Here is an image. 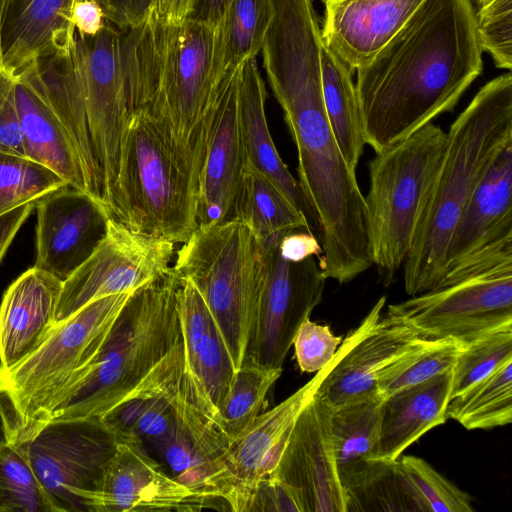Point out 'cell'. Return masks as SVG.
<instances>
[{"mask_svg":"<svg viewBox=\"0 0 512 512\" xmlns=\"http://www.w3.org/2000/svg\"><path fill=\"white\" fill-rule=\"evenodd\" d=\"M180 280L178 308L184 347L182 389L216 425L218 407L229 390L236 367L198 289L190 280Z\"/></svg>","mask_w":512,"mask_h":512,"instance_id":"44dd1931","label":"cell"},{"mask_svg":"<svg viewBox=\"0 0 512 512\" xmlns=\"http://www.w3.org/2000/svg\"><path fill=\"white\" fill-rule=\"evenodd\" d=\"M386 297H380L360 323V334L352 347L324 378L315 396L333 410L347 404L381 396L378 381L393 363L429 340L409 326L382 317Z\"/></svg>","mask_w":512,"mask_h":512,"instance_id":"ac0fdd59","label":"cell"},{"mask_svg":"<svg viewBox=\"0 0 512 512\" xmlns=\"http://www.w3.org/2000/svg\"><path fill=\"white\" fill-rule=\"evenodd\" d=\"M273 16L271 0H232L216 25L215 65L223 78L261 51Z\"/></svg>","mask_w":512,"mask_h":512,"instance_id":"4dcf8cb0","label":"cell"},{"mask_svg":"<svg viewBox=\"0 0 512 512\" xmlns=\"http://www.w3.org/2000/svg\"><path fill=\"white\" fill-rule=\"evenodd\" d=\"M177 417L173 432L156 451L169 468L170 476L195 493L205 507L202 495L204 482L212 471L214 460L219 456L178 412Z\"/></svg>","mask_w":512,"mask_h":512,"instance_id":"d590c367","label":"cell"},{"mask_svg":"<svg viewBox=\"0 0 512 512\" xmlns=\"http://www.w3.org/2000/svg\"><path fill=\"white\" fill-rule=\"evenodd\" d=\"M382 401V396H375L333 410L331 428L338 468L374 458Z\"/></svg>","mask_w":512,"mask_h":512,"instance_id":"e575fe53","label":"cell"},{"mask_svg":"<svg viewBox=\"0 0 512 512\" xmlns=\"http://www.w3.org/2000/svg\"><path fill=\"white\" fill-rule=\"evenodd\" d=\"M107 19L97 0H75L72 22L75 31L83 36H95L104 27Z\"/></svg>","mask_w":512,"mask_h":512,"instance_id":"c3c4849f","label":"cell"},{"mask_svg":"<svg viewBox=\"0 0 512 512\" xmlns=\"http://www.w3.org/2000/svg\"><path fill=\"white\" fill-rule=\"evenodd\" d=\"M118 442L99 418L53 420L20 444L56 512L85 511Z\"/></svg>","mask_w":512,"mask_h":512,"instance_id":"5bb4252c","label":"cell"},{"mask_svg":"<svg viewBox=\"0 0 512 512\" xmlns=\"http://www.w3.org/2000/svg\"><path fill=\"white\" fill-rule=\"evenodd\" d=\"M86 512L196 511L195 493L164 472L134 438L118 439L94 491L82 497Z\"/></svg>","mask_w":512,"mask_h":512,"instance_id":"e0dca14e","label":"cell"},{"mask_svg":"<svg viewBox=\"0 0 512 512\" xmlns=\"http://www.w3.org/2000/svg\"><path fill=\"white\" fill-rule=\"evenodd\" d=\"M360 330L359 325L350 331L328 365L280 404L258 415L248 430L214 460L202 492L206 504L220 499L232 511H249L258 484L276 469L298 415L352 347Z\"/></svg>","mask_w":512,"mask_h":512,"instance_id":"8fae6325","label":"cell"},{"mask_svg":"<svg viewBox=\"0 0 512 512\" xmlns=\"http://www.w3.org/2000/svg\"><path fill=\"white\" fill-rule=\"evenodd\" d=\"M386 316L427 340L471 342L512 324V265L410 296L389 305Z\"/></svg>","mask_w":512,"mask_h":512,"instance_id":"7c38bea8","label":"cell"},{"mask_svg":"<svg viewBox=\"0 0 512 512\" xmlns=\"http://www.w3.org/2000/svg\"><path fill=\"white\" fill-rule=\"evenodd\" d=\"M333 409L315 395L298 415L274 472L300 512H346L331 428Z\"/></svg>","mask_w":512,"mask_h":512,"instance_id":"2e32d148","label":"cell"},{"mask_svg":"<svg viewBox=\"0 0 512 512\" xmlns=\"http://www.w3.org/2000/svg\"><path fill=\"white\" fill-rule=\"evenodd\" d=\"M282 236L258 245L257 293L242 364L282 368L300 325L322 300L326 278L314 257L283 259Z\"/></svg>","mask_w":512,"mask_h":512,"instance_id":"30bf717a","label":"cell"},{"mask_svg":"<svg viewBox=\"0 0 512 512\" xmlns=\"http://www.w3.org/2000/svg\"><path fill=\"white\" fill-rule=\"evenodd\" d=\"M300 512L289 489L272 476L257 486L248 512Z\"/></svg>","mask_w":512,"mask_h":512,"instance_id":"f6af8a7d","label":"cell"},{"mask_svg":"<svg viewBox=\"0 0 512 512\" xmlns=\"http://www.w3.org/2000/svg\"><path fill=\"white\" fill-rule=\"evenodd\" d=\"M322 1V42L353 71L367 64L424 0Z\"/></svg>","mask_w":512,"mask_h":512,"instance_id":"7402d4cb","label":"cell"},{"mask_svg":"<svg viewBox=\"0 0 512 512\" xmlns=\"http://www.w3.org/2000/svg\"><path fill=\"white\" fill-rule=\"evenodd\" d=\"M5 440V436H4V431H3V426H2V421H1V417H0V443L2 441Z\"/></svg>","mask_w":512,"mask_h":512,"instance_id":"db71d44e","label":"cell"},{"mask_svg":"<svg viewBox=\"0 0 512 512\" xmlns=\"http://www.w3.org/2000/svg\"><path fill=\"white\" fill-rule=\"evenodd\" d=\"M132 293L90 302L56 323L19 363L0 368V417L7 442L30 441L72 395Z\"/></svg>","mask_w":512,"mask_h":512,"instance_id":"8992f818","label":"cell"},{"mask_svg":"<svg viewBox=\"0 0 512 512\" xmlns=\"http://www.w3.org/2000/svg\"><path fill=\"white\" fill-rule=\"evenodd\" d=\"M180 285L171 268L130 295L89 373L50 421L102 419L138 396L182 388Z\"/></svg>","mask_w":512,"mask_h":512,"instance_id":"3957f363","label":"cell"},{"mask_svg":"<svg viewBox=\"0 0 512 512\" xmlns=\"http://www.w3.org/2000/svg\"><path fill=\"white\" fill-rule=\"evenodd\" d=\"M0 512H56L21 445L0 443Z\"/></svg>","mask_w":512,"mask_h":512,"instance_id":"8d00e7d4","label":"cell"},{"mask_svg":"<svg viewBox=\"0 0 512 512\" xmlns=\"http://www.w3.org/2000/svg\"><path fill=\"white\" fill-rule=\"evenodd\" d=\"M36 203L37 201L24 203L0 215V262L20 227L32 213Z\"/></svg>","mask_w":512,"mask_h":512,"instance_id":"681fc988","label":"cell"},{"mask_svg":"<svg viewBox=\"0 0 512 512\" xmlns=\"http://www.w3.org/2000/svg\"><path fill=\"white\" fill-rule=\"evenodd\" d=\"M447 419L468 430H488L512 421V358L463 393L451 398Z\"/></svg>","mask_w":512,"mask_h":512,"instance_id":"1f68e13d","label":"cell"},{"mask_svg":"<svg viewBox=\"0 0 512 512\" xmlns=\"http://www.w3.org/2000/svg\"><path fill=\"white\" fill-rule=\"evenodd\" d=\"M36 267L64 282L96 249L109 216L87 193L67 184L39 199Z\"/></svg>","mask_w":512,"mask_h":512,"instance_id":"d6986e66","label":"cell"},{"mask_svg":"<svg viewBox=\"0 0 512 512\" xmlns=\"http://www.w3.org/2000/svg\"><path fill=\"white\" fill-rule=\"evenodd\" d=\"M482 52L471 0H424L356 69L365 144L379 153L452 111L481 74Z\"/></svg>","mask_w":512,"mask_h":512,"instance_id":"6da1fadb","label":"cell"},{"mask_svg":"<svg viewBox=\"0 0 512 512\" xmlns=\"http://www.w3.org/2000/svg\"><path fill=\"white\" fill-rule=\"evenodd\" d=\"M281 374L282 368L247 364L236 369L216 415V426L229 444L241 437L257 418L266 395Z\"/></svg>","mask_w":512,"mask_h":512,"instance_id":"d6a6232c","label":"cell"},{"mask_svg":"<svg viewBox=\"0 0 512 512\" xmlns=\"http://www.w3.org/2000/svg\"><path fill=\"white\" fill-rule=\"evenodd\" d=\"M321 66L326 115L346 164L355 171L366 144L352 70L323 42Z\"/></svg>","mask_w":512,"mask_h":512,"instance_id":"f546056e","label":"cell"},{"mask_svg":"<svg viewBox=\"0 0 512 512\" xmlns=\"http://www.w3.org/2000/svg\"><path fill=\"white\" fill-rule=\"evenodd\" d=\"M238 218L257 241L295 230L313 232L305 215L265 176L245 165L235 205Z\"/></svg>","mask_w":512,"mask_h":512,"instance_id":"f1b7e54d","label":"cell"},{"mask_svg":"<svg viewBox=\"0 0 512 512\" xmlns=\"http://www.w3.org/2000/svg\"><path fill=\"white\" fill-rule=\"evenodd\" d=\"M180 389L138 396L121 404L101 420L118 439L134 438L143 446L149 442L157 449L176 427L178 417L174 397Z\"/></svg>","mask_w":512,"mask_h":512,"instance_id":"836d02e7","label":"cell"},{"mask_svg":"<svg viewBox=\"0 0 512 512\" xmlns=\"http://www.w3.org/2000/svg\"><path fill=\"white\" fill-rule=\"evenodd\" d=\"M197 188L144 112L129 122L112 219L132 231L186 242L198 228Z\"/></svg>","mask_w":512,"mask_h":512,"instance_id":"52a82bcc","label":"cell"},{"mask_svg":"<svg viewBox=\"0 0 512 512\" xmlns=\"http://www.w3.org/2000/svg\"><path fill=\"white\" fill-rule=\"evenodd\" d=\"M455 338L429 340L393 363L378 381V392L386 396L452 370L465 347Z\"/></svg>","mask_w":512,"mask_h":512,"instance_id":"74e56055","label":"cell"},{"mask_svg":"<svg viewBox=\"0 0 512 512\" xmlns=\"http://www.w3.org/2000/svg\"><path fill=\"white\" fill-rule=\"evenodd\" d=\"M172 268L198 289L238 369L256 301L257 240L238 218L197 228L176 252Z\"/></svg>","mask_w":512,"mask_h":512,"instance_id":"9c48e42d","label":"cell"},{"mask_svg":"<svg viewBox=\"0 0 512 512\" xmlns=\"http://www.w3.org/2000/svg\"><path fill=\"white\" fill-rule=\"evenodd\" d=\"M281 257L291 262H301L309 257L320 258L322 248L319 240L305 230H295L283 235L278 243Z\"/></svg>","mask_w":512,"mask_h":512,"instance_id":"7dc6e473","label":"cell"},{"mask_svg":"<svg viewBox=\"0 0 512 512\" xmlns=\"http://www.w3.org/2000/svg\"><path fill=\"white\" fill-rule=\"evenodd\" d=\"M75 0H4L1 67L14 75L37 57L69 51L75 42Z\"/></svg>","mask_w":512,"mask_h":512,"instance_id":"603a6c76","label":"cell"},{"mask_svg":"<svg viewBox=\"0 0 512 512\" xmlns=\"http://www.w3.org/2000/svg\"><path fill=\"white\" fill-rule=\"evenodd\" d=\"M68 183L51 169L26 157L0 153V215Z\"/></svg>","mask_w":512,"mask_h":512,"instance_id":"f35d334b","label":"cell"},{"mask_svg":"<svg viewBox=\"0 0 512 512\" xmlns=\"http://www.w3.org/2000/svg\"><path fill=\"white\" fill-rule=\"evenodd\" d=\"M453 369L383 398L374 458L398 459L432 428L447 421Z\"/></svg>","mask_w":512,"mask_h":512,"instance_id":"484cf974","label":"cell"},{"mask_svg":"<svg viewBox=\"0 0 512 512\" xmlns=\"http://www.w3.org/2000/svg\"><path fill=\"white\" fill-rule=\"evenodd\" d=\"M138 26L107 20L95 36L75 33L76 60L48 62L33 82L70 138L86 193L111 219L128 125L139 110Z\"/></svg>","mask_w":512,"mask_h":512,"instance_id":"7a4b0ae2","label":"cell"},{"mask_svg":"<svg viewBox=\"0 0 512 512\" xmlns=\"http://www.w3.org/2000/svg\"><path fill=\"white\" fill-rule=\"evenodd\" d=\"M338 472L346 512H429L399 458L362 459Z\"/></svg>","mask_w":512,"mask_h":512,"instance_id":"83f0119b","label":"cell"},{"mask_svg":"<svg viewBox=\"0 0 512 512\" xmlns=\"http://www.w3.org/2000/svg\"><path fill=\"white\" fill-rule=\"evenodd\" d=\"M476 31L482 51L498 68H512V0H493L475 12Z\"/></svg>","mask_w":512,"mask_h":512,"instance_id":"b9f144b4","label":"cell"},{"mask_svg":"<svg viewBox=\"0 0 512 512\" xmlns=\"http://www.w3.org/2000/svg\"><path fill=\"white\" fill-rule=\"evenodd\" d=\"M266 98L256 58H250L240 67L238 83L239 125L246 165L270 180L305 215L313 232H317L314 213L273 142L265 113Z\"/></svg>","mask_w":512,"mask_h":512,"instance_id":"d4e9b609","label":"cell"},{"mask_svg":"<svg viewBox=\"0 0 512 512\" xmlns=\"http://www.w3.org/2000/svg\"><path fill=\"white\" fill-rule=\"evenodd\" d=\"M13 76L25 157L86 193L82 170L64 126L24 76Z\"/></svg>","mask_w":512,"mask_h":512,"instance_id":"4316f807","label":"cell"},{"mask_svg":"<svg viewBox=\"0 0 512 512\" xmlns=\"http://www.w3.org/2000/svg\"><path fill=\"white\" fill-rule=\"evenodd\" d=\"M435 181L416 221L403 264L415 296L438 287L451 234L496 155L512 142V76L487 82L453 121Z\"/></svg>","mask_w":512,"mask_h":512,"instance_id":"277c9868","label":"cell"},{"mask_svg":"<svg viewBox=\"0 0 512 512\" xmlns=\"http://www.w3.org/2000/svg\"><path fill=\"white\" fill-rule=\"evenodd\" d=\"M232 0H193L188 19L216 26Z\"/></svg>","mask_w":512,"mask_h":512,"instance_id":"816d5d0a","label":"cell"},{"mask_svg":"<svg viewBox=\"0 0 512 512\" xmlns=\"http://www.w3.org/2000/svg\"><path fill=\"white\" fill-rule=\"evenodd\" d=\"M4 0H0V23H1V15H2V9H3ZM1 45H0V67H1Z\"/></svg>","mask_w":512,"mask_h":512,"instance_id":"11a10c76","label":"cell"},{"mask_svg":"<svg viewBox=\"0 0 512 512\" xmlns=\"http://www.w3.org/2000/svg\"><path fill=\"white\" fill-rule=\"evenodd\" d=\"M240 67L227 73L218 88L204 163L198 180V228L234 218L246 165L238 110Z\"/></svg>","mask_w":512,"mask_h":512,"instance_id":"ffe728a7","label":"cell"},{"mask_svg":"<svg viewBox=\"0 0 512 512\" xmlns=\"http://www.w3.org/2000/svg\"><path fill=\"white\" fill-rule=\"evenodd\" d=\"M175 245L108 219L106 234L89 258L63 282L55 324L102 297L134 292L172 268Z\"/></svg>","mask_w":512,"mask_h":512,"instance_id":"9a60e30c","label":"cell"},{"mask_svg":"<svg viewBox=\"0 0 512 512\" xmlns=\"http://www.w3.org/2000/svg\"><path fill=\"white\" fill-rule=\"evenodd\" d=\"M106 19L119 29L140 25L151 13L154 0H97Z\"/></svg>","mask_w":512,"mask_h":512,"instance_id":"bcb514c9","label":"cell"},{"mask_svg":"<svg viewBox=\"0 0 512 512\" xmlns=\"http://www.w3.org/2000/svg\"><path fill=\"white\" fill-rule=\"evenodd\" d=\"M216 26L165 24L150 13L138 26L144 112L198 187L219 85Z\"/></svg>","mask_w":512,"mask_h":512,"instance_id":"5b68a950","label":"cell"},{"mask_svg":"<svg viewBox=\"0 0 512 512\" xmlns=\"http://www.w3.org/2000/svg\"><path fill=\"white\" fill-rule=\"evenodd\" d=\"M0 153L25 157L15 78L0 67Z\"/></svg>","mask_w":512,"mask_h":512,"instance_id":"ee69618b","label":"cell"},{"mask_svg":"<svg viewBox=\"0 0 512 512\" xmlns=\"http://www.w3.org/2000/svg\"><path fill=\"white\" fill-rule=\"evenodd\" d=\"M342 337L335 336L330 327L306 319L298 328L293 345L302 372H317L335 357Z\"/></svg>","mask_w":512,"mask_h":512,"instance_id":"7bdbcfd3","label":"cell"},{"mask_svg":"<svg viewBox=\"0 0 512 512\" xmlns=\"http://www.w3.org/2000/svg\"><path fill=\"white\" fill-rule=\"evenodd\" d=\"M512 358V324L466 343L453 368L450 399L463 393Z\"/></svg>","mask_w":512,"mask_h":512,"instance_id":"ab89813d","label":"cell"},{"mask_svg":"<svg viewBox=\"0 0 512 512\" xmlns=\"http://www.w3.org/2000/svg\"><path fill=\"white\" fill-rule=\"evenodd\" d=\"M491 1L493 0H474V2L476 3V5L480 8V7H483L485 5H487L488 3H490Z\"/></svg>","mask_w":512,"mask_h":512,"instance_id":"f5cc1de1","label":"cell"},{"mask_svg":"<svg viewBox=\"0 0 512 512\" xmlns=\"http://www.w3.org/2000/svg\"><path fill=\"white\" fill-rule=\"evenodd\" d=\"M447 133L429 123L404 140L375 153L369 163L373 265L388 286L406 259L414 227L435 181Z\"/></svg>","mask_w":512,"mask_h":512,"instance_id":"ba28073f","label":"cell"},{"mask_svg":"<svg viewBox=\"0 0 512 512\" xmlns=\"http://www.w3.org/2000/svg\"><path fill=\"white\" fill-rule=\"evenodd\" d=\"M399 460L429 512L474 511L471 495L444 478L426 460L402 455Z\"/></svg>","mask_w":512,"mask_h":512,"instance_id":"60d3db41","label":"cell"},{"mask_svg":"<svg viewBox=\"0 0 512 512\" xmlns=\"http://www.w3.org/2000/svg\"><path fill=\"white\" fill-rule=\"evenodd\" d=\"M62 285L33 266L6 289L0 304V368L19 363L54 327Z\"/></svg>","mask_w":512,"mask_h":512,"instance_id":"cb8c5ba5","label":"cell"},{"mask_svg":"<svg viewBox=\"0 0 512 512\" xmlns=\"http://www.w3.org/2000/svg\"><path fill=\"white\" fill-rule=\"evenodd\" d=\"M511 200L512 142L493 159L463 210L448 242L437 288L512 265Z\"/></svg>","mask_w":512,"mask_h":512,"instance_id":"4fadbf2b","label":"cell"},{"mask_svg":"<svg viewBox=\"0 0 512 512\" xmlns=\"http://www.w3.org/2000/svg\"><path fill=\"white\" fill-rule=\"evenodd\" d=\"M193 0H154L151 13L162 23L178 24L188 19Z\"/></svg>","mask_w":512,"mask_h":512,"instance_id":"f907efd6","label":"cell"}]
</instances>
